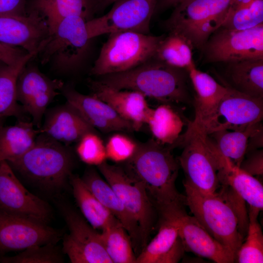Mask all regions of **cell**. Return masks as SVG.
Segmentation results:
<instances>
[{"label": "cell", "instance_id": "cell-18", "mask_svg": "<svg viewBox=\"0 0 263 263\" xmlns=\"http://www.w3.org/2000/svg\"><path fill=\"white\" fill-rule=\"evenodd\" d=\"M92 95L110 105L121 117L130 122L134 131L145 124L153 109L143 94L133 90H119L103 84L96 79H89Z\"/></svg>", "mask_w": 263, "mask_h": 263}, {"label": "cell", "instance_id": "cell-43", "mask_svg": "<svg viewBox=\"0 0 263 263\" xmlns=\"http://www.w3.org/2000/svg\"><path fill=\"white\" fill-rule=\"evenodd\" d=\"M186 251L185 245L180 235L167 252L158 261V263H176L183 257Z\"/></svg>", "mask_w": 263, "mask_h": 263}, {"label": "cell", "instance_id": "cell-37", "mask_svg": "<svg viewBox=\"0 0 263 263\" xmlns=\"http://www.w3.org/2000/svg\"><path fill=\"white\" fill-rule=\"evenodd\" d=\"M57 243L34 245L28 247L14 256L0 257L1 263H62L64 262L61 247Z\"/></svg>", "mask_w": 263, "mask_h": 263}, {"label": "cell", "instance_id": "cell-10", "mask_svg": "<svg viewBox=\"0 0 263 263\" xmlns=\"http://www.w3.org/2000/svg\"><path fill=\"white\" fill-rule=\"evenodd\" d=\"M56 206L69 229L62 236V250L72 263H113L100 233L69 203L57 197Z\"/></svg>", "mask_w": 263, "mask_h": 263}, {"label": "cell", "instance_id": "cell-5", "mask_svg": "<svg viewBox=\"0 0 263 263\" xmlns=\"http://www.w3.org/2000/svg\"><path fill=\"white\" fill-rule=\"evenodd\" d=\"M231 0H185L173 8L163 25L184 37L193 49L205 44L225 21Z\"/></svg>", "mask_w": 263, "mask_h": 263}, {"label": "cell", "instance_id": "cell-3", "mask_svg": "<svg viewBox=\"0 0 263 263\" xmlns=\"http://www.w3.org/2000/svg\"><path fill=\"white\" fill-rule=\"evenodd\" d=\"M7 163L31 184L55 195L66 188L74 159L61 143L40 133L25 153Z\"/></svg>", "mask_w": 263, "mask_h": 263}, {"label": "cell", "instance_id": "cell-30", "mask_svg": "<svg viewBox=\"0 0 263 263\" xmlns=\"http://www.w3.org/2000/svg\"><path fill=\"white\" fill-rule=\"evenodd\" d=\"M147 124L156 141L172 149L182 135L185 122L171 104L163 103L153 109Z\"/></svg>", "mask_w": 263, "mask_h": 263}, {"label": "cell", "instance_id": "cell-38", "mask_svg": "<svg viewBox=\"0 0 263 263\" xmlns=\"http://www.w3.org/2000/svg\"><path fill=\"white\" fill-rule=\"evenodd\" d=\"M76 143V153L84 163L97 167L106 161L105 145L97 132L85 133Z\"/></svg>", "mask_w": 263, "mask_h": 263}, {"label": "cell", "instance_id": "cell-48", "mask_svg": "<svg viewBox=\"0 0 263 263\" xmlns=\"http://www.w3.org/2000/svg\"><path fill=\"white\" fill-rule=\"evenodd\" d=\"M0 62H1V61H0Z\"/></svg>", "mask_w": 263, "mask_h": 263}, {"label": "cell", "instance_id": "cell-22", "mask_svg": "<svg viewBox=\"0 0 263 263\" xmlns=\"http://www.w3.org/2000/svg\"><path fill=\"white\" fill-rule=\"evenodd\" d=\"M38 131L39 133L65 144L76 143L85 133L97 132L96 130L67 102L48 111L44 123Z\"/></svg>", "mask_w": 263, "mask_h": 263}, {"label": "cell", "instance_id": "cell-9", "mask_svg": "<svg viewBox=\"0 0 263 263\" xmlns=\"http://www.w3.org/2000/svg\"><path fill=\"white\" fill-rule=\"evenodd\" d=\"M86 20L77 16L64 19L57 25L39 54L41 62H50L61 72H70L84 62L91 39Z\"/></svg>", "mask_w": 263, "mask_h": 263}, {"label": "cell", "instance_id": "cell-7", "mask_svg": "<svg viewBox=\"0 0 263 263\" xmlns=\"http://www.w3.org/2000/svg\"><path fill=\"white\" fill-rule=\"evenodd\" d=\"M180 145L184 149L178 160L185 174L184 181L202 192H216L221 185L215 148L210 138L188 128L176 144Z\"/></svg>", "mask_w": 263, "mask_h": 263}, {"label": "cell", "instance_id": "cell-45", "mask_svg": "<svg viewBox=\"0 0 263 263\" xmlns=\"http://www.w3.org/2000/svg\"><path fill=\"white\" fill-rule=\"evenodd\" d=\"M263 128L260 123L250 134L248 139L246 154L262 148L263 146Z\"/></svg>", "mask_w": 263, "mask_h": 263}, {"label": "cell", "instance_id": "cell-25", "mask_svg": "<svg viewBox=\"0 0 263 263\" xmlns=\"http://www.w3.org/2000/svg\"><path fill=\"white\" fill-rule=\"evenodd\" d=\"M223 84L241 93L263 98V59L225 63Z\"/></svg>", "mask_w": 263, "mask_h": 263}, {"label": "cell", "instance_id": "cell-44", "mask_svg": "<svg viewBox=\"0 0 263 263\" xmlns=\"http://www.w3.org/2000/svg\"><path fill=\"white\" fill-rule=\"evenodd\" d=\"M26 53L19 48L7 46L0 43V61L3 63L12 64Z\"/></svg>", "mask_w": 263, "mask_h": 263}, {"label": "cell", "instance_id": "cell-46", "mask_svg": "<svg viewBox=\"0 0 263 263\" xmlns=\"http://www.w3.org/2000/svg\"><path fill=\"white\" fill-rule=\"evenodd\" d=\"M185 0H157L154 15L174 8Z\"/></svg>", "mask_w": 263, "mask_h": 263}, {"label": "cell", "instance_id": "cell-27", "mask_svg": "<svg viewBox=\"0 0 263 263\" xmlns=\"http://www.w3.org/2000/svg\"><path fill=\"white\" fill-rule=\"evenodd\" d=\"M32 122L20 121L14 125H0V162H11L33 145L39 133Z\"/></svg>", "mask_w": 263, "mask_h": 263}, {"label": "cell", "instance_id": "cell-16", "mask_svg": "<svg viewBox=\"0 0 263 263\" xmlns=\"http://www.w3.org/2000/svg\"><path fill=\"white\" fill-rule=\"evenodd\" d=\"M0 210L45 224L53 214L49 205L24 187L6 161L0 162Z\"/></svg>", "mask_w": 263, "mask_h": 263}, {"label": "cell", "instance_id": "cell-20", "mask_svg": "<svg viewBox=\"0 0 263 263\" xmlns=\"http://www.w3.org/2000/svg\"><path fill=\"white\" fill-rule=\"evenodd\" d=\"M179 235L186 251L216 263L235 262L234 255L213 238L193 216L186 210L178 216Z\"/></svg>", "mask_w": 263, "mask_h": 263}, {"label": "cell", "instance_id": "cell-21", "mask_svg": "<svg viewBox=\"0 0 263 263\" xmlns=\"http://www.w3.org/2000/svg\"><path fill=\"white\" fill-rule=\"evenodd\" d=\"M188 72L195 92V117L188 124V128L199 130L213 117L227 88L195 66Z\"/></svg>", "mask_w": 263, "mask_h": 263}, {"label": "cell", "instance_id": "cell-14", "mask_svg": "<svg viewBox=\"0 0 263 263\" xmlns=\"http://www.w3.org/2000/svg\"><path fill=\"white\" fill-rule=\"evenodd\" d=\"M61 230L0 210V257L34 245L57 243Z\"/></svg>", "mask_w": 263, "mask_h": 263}, {"label": "cell", "instance_id": "cell-31", "mask_svg": "<svg viewBox=\"0 0 263 263\" xmlns=\"http://www.w3.org/2000/svg\"><path fill=\"white\" fill-rule=\"evenodd\" d=\"M178 216L160 220L158 233L137 256L136 263H158L179 235Z\"/></svg>", "mask_w": 263, "mask_h": 263}, {"label": "cell", "instance_id": "cell-34", "mask_svg": "<svg viewBox=\"0 0 263 263\" xmlns=\"http://www.w3.org/2000/svg\"><path fill=\"white\" fill-rule=\"evenodd\" d=\"M262 23L263 0H231L225 19L221 27L243 30Z\"/></svg>", "mask_w": 263, "mask_h": 263}, {"label": "cell", "instance_id": "cell-11", "mask_svg": "<svg viewBox=\"0 0 263 263\" xmlns=\"http://www.w3.org/2000/svg\"><path fill=\"white\" fill-rule=\"evenodd\" d=\"M201 52L205 63L263 59V23L243 30L221 27L211 34Z\"/></svg>", "mask_w": 263, "mask_h": 263}, {"label": "cell", "instance_id": "cell-39", "mask_svg": "<svg viewBox=\"0 0 263 263\" xmlns=\"http://www.w3.org/2000/svg\"><path fill=\"white\" fill-rule=\"evenodd\" d=\"M138 144L126 135L115 133L109 137L105 145L107 159L117 163L127 162L135 153Z\"/></svg>", "mask_w": 263, "mask_h": 263}, {"label": "cell", "instance_id": "cell-33", "mask_svg": "<svg viewBox=\"0 0 263 263\" xmlns=\"http://www.w3.org/2000/svg\"><path fill=\"white\" fill-rule=\"evenodd\" d=\"M261 123L258 122L241 130H221L207 135L219 152L239 167L246 154L248 139Z\"/></svg>", "mask_w": 263, "mask_h": 263}, {"label": "cell", "instance_id": "cell-41", "mask_svg": "<svg viewBox=\"0 0 263 263\" xmlns=\"http://www.w3.org/2000/svg\"><path fill=\"white\" fill-rule=\"evenodd\" d=\"M239 167L249 173L255 176L263 174V151L258 149L247 153Z\"/></svg>", "mask_w": 263, "mask_h": 263}, {"label": "cell", "instance_id": "cell-47", "mask_svg": "<svg viewBox=\"0 0 263 263\" xmlns=\"http://www.w3.org/2000/svg\"><path fill=\"white\" fill-rule=\"evenodd\" d=\"M94 14L103 11L117 0H91Z\"/></svg>", "mask_w": 263, "mask_h": 263}, {"label": "cell", "instance_id": "cell-4", "mask_svg": "<svg viewBox=\"0 0 263 263\" xmlns=\"http://www.w3.org/2000/svg\"><path fill=\"white\" fill-rule=\"evenodd\" d=\"M90 71L97 77L129 71L154 58L165 35L152 36L133 31L109 34Z\"/></svg>", "mask_w": 263, "mask_h": 263}, {"label": "cell", "instance_id": "cell-35", "mask_svg": "<svg viewBox=\"0 0 263 263\" xmlns=\"http://www.w3.org/2000/svg\"><path fill=\"white\" fill-rule=\"evenodd\" d=\"M100 237L105 250L113 263H136L130 236L118 223L101 230Z\"/></svg>", "mask_w": 263, "mask_h": 263}, {"label": "cell", "instance_id": "cell-17", "mask_svg": "<svg viewBox=\"0 0 263 263\" xmlns=\"http://www.w3.org/2000/svg\"><path fill=\"white\" fill-rule=\"evenodd\" d=\"M50 37L46 21L35 10L28 15L0 16L2 44L20 47L27 53H40Z\"/></svg>", "mask_w": 263, "mask_h": 263}, {"label": "cell", "instance_id": "cell-26", "mask_svg": "<svg viewBox=\"0 0 263 263\" xmlns=\"http://www.w3.org/2000/svg\"><path fill=\"white\" fill-rule=\"evenodd\" d=\"M69 183L82 216L94 229L101 231L120 223L93 194L81 178L72 174L69 177Z\"/></svg>", "mask_w": 263, "mask_h": 263}, {"label": "cell", "instance_id": "cell-12", "mask_svg": "<svg viewBox=\"0 0 263 263\" xmlns=\"http://www.w3.org/2000/svg\"><path fill=\"white\" fill-rule=\"evenodd\" d=\"M157 0H117L110 11L86 21L89 38L121 31L150 34Z\"/></svg>", "mask_w": 263, "mask_h": 263}, {"label": "cell", "instance_id": "cell-24", "mask_svg": "<svg viewBox=\"0 0 263 263\" xmlns=\"http://www.w3.org/2000/svg\"><path fill=\"white\" fill-rule=\"evenodd\" d=\"M219 152L218 177L220 185L230 186L249 207L262 211L263 186L262 183Z\"/></svg>", "mask_w": 263, "mask_h": 263}, {"label": "cell", "instance_id": "cell-28", "mask_svg": "<svg viewBox=\"0 0 263 263\" xmlns=\"http://www.w3.org/2000/svg\"><path fill=\"white\" fill-rule=\"evenodd\" d=\"M34 10L45 19L50 35L67 17L79 16L87 21L94 14L91 0H35Z\"/></svg>", "mask_w": 263, "mask_h": 263}, {"label": "cell", "instance_id": "cell-6", "mask_svg": "<svg viewBox=\"0 0 263 263\" xmlns=\"http://www.w3.org/2000/svg\"><path fill=\"white\" fill-rule=\"evenodd\" d=\"M186 206L203 227L235 256L244 241L236 217L218 191L202 192L185 182ZM236 261V260H235Z\"/></svg>", "mask_w": 263, "mask_h": 263}, {"label": "cell", "instance_id": "cell-29", "mask_svg": "<svg viewBox=\"0 0 263 263\" xmlns=\"http://www.w3.org/2000/svg\"><path fill=\"white\" fill-rule=\"evenodd\" d=\"M39 53H26L11 64L0 63V118L18 116L23 111L17 99V79L23 68Z\"/></svg>", "mask_w": 263, "mask_h": 263}, {"label": "cell", "instance_id": "cell-15", "mask_svg": "<svg viewBox=\"0 0 263 263\" xmlns=\"http://www.w3.org/2000/svg\"><path fill=\"white\" fill-rule=\"evenodd\" d=\"M28 63L17 79V99L23 111L31 115L34 125L40 128L48 106L59 94L64 83L61 80L48 77L37 66Z\"/></svg>", "mask_w": 263, "mask_h": 263}, {"label": "cell", "instance_id": "cell-23", "mask_svg": "<svg viewBox=\"0 0 263 263\" xmlns=\"http://www.w3.org/2000/svg\"><path fill=\"white\" fill-rule=\"evenodd\" d=\"M81 179L100 202L120 222L126 230L131 238L134 250L136 251L139 249L141 250L138 225L127 210L109 184L93 168L88 169Z\"/></svg>", "mask_w": 263, "mask_h": 263}, {"label": "cell", "instance_id": "cell-19", "mask_svg": "<svg viewBox=\"0 0 263 263\" xmlns=\"http://www.w3.org/2000/svg\"><path fill=\"white\" fill-rule=\"evenodd\" d=\"M71 105L93 128L101 132L134 131L132 124L121 117L110 105L91 95L82 94L69 86L61 89Z\"/></svg>", "mask_w": 263, "mask_h": 263}, {"label": "cell", "instance_id": "cell-8", "mask_svg": "<svg viewBox=\"0 0 263 263\" xmlns=\"http://www.w3.org/2000/svg\"><path fill=\"white\" fill-rule=\"evenodd\" d=\"M97 168L127 210L137 222L142 250L148 243L158 214L148 195L144 184L121 166L109 164L105 161Z\"/></svg>", "mask_w": 263, "mask_h": 263}, {"label": "cell", "instance_id": "cell-1", "mask_svg": "<svg viewBox=\"0 0 263 263\" xmlns=\"http://www.w3.org/2000/svg\"><path fill=\"white\" fill-rule=\"evenodd\" d=\"M172 149L154 139L138 143L125 169L144 184L148 195L160 219L185 210V195L176 188L180 165Z\"/></svg>", "mask_w": 263, "mask_h": 263}, {"label": "cell", "instance_id": "cell-36", "mask_svg": "<svg viewBox=\"0 0 263 263\" xmlns=\"http://www.w3.org/2000/svg\"><path fill=\"white\" fill-rule=\"evenodd\" d=\"M259 211L249 207V224L245 238L238 250L235 262L263 263V234L258 221Z\"/></svg>", "mask_w": 263, "mask_h": 263}, {"label": "cell", "instance_id": "cell-42", "mask_svg": "<svg viewBox=\"0 0 263 263\" xmlns=\"http://www.w3.org/2000/svg\"><path fill=\"white\" fill-rule=\"evenodd\" d=\"M25 0H0V16L26 15Z\"/></svg>", "mask_w": 263, "mask_h": 263}, {"label": "cell", "instance_id": "cell-2", "mask_svg": "<svg viewBox=\"0 0 263 263\" xmlns=\"http://www.w3.org/2000/svg\"><path fill=\"white\" fill-rule=\"evenodd\" d=\"M97 77V81L110 87L136 91L162 103H189L192 101L188 71L154 58L129 71Z\"/></svg>", "mask_w": 263, "mask_h": 263}, {"label": "cell", "instance_id": "cell-32", "mask_svg": "<svg viewBox=\"0 0 263 263\" xmlns=\"http://www.w3.org/2000/svg\"><path fill=\"white\" fill-rule=\"evenodd\" d=\"M192 47L182 36L168 32L159 45L154 58L169 66L186 69L195 66Z\"/></svg>", "mask_w": 263, "mask_h": 263}, {"label": "cell", "instance_id": "cell-13", "mask_svg": "<svg viewBox=\"0 0 263 263\" xmlns=\"http://www.w3.org/2000/svg\"><path fill=\"white\" fill-rule=\"evenodd\" d=\"M226 86L227 92L213 117L196 130L208 135L221 130H243L261 122L263 98L253 97Z\"/></svg>", "mask_w": 263, "mask_h": 263}, {"label": "cell", "instance_id": "cell-40", "mask_svg": "<svg viewBox=\"0 0 263 263\" xmlns=\"http://www.w3.org/2000/svg\"><path fill=\"white\" fill-rule=\"evenodd\" d=\"M217 191L233 211L238 222L239 233L244 240L248 224V214L244 200L230 186L221 185Z\"/></svg>", "mask_w": 263, "mask_h": 263}]
</instances>
